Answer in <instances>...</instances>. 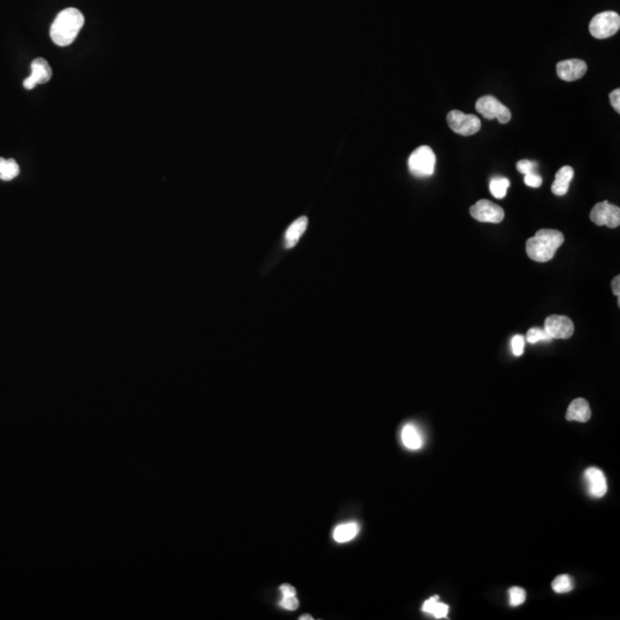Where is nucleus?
<instances>
[{
  "mask_svg": "<svg viewBox=\"0 0 620 620\" xmlns=\"http://www.w3.org/2000/svg\"><path fill=\"white\" fill-rule=\"evenodd\" d=\"M620 28V16L616 12H602L595 15L589 25V32L597 39L609 38Z\"/></svg>",
  "mask_w": 620,
  "mask_h": 620,
  "instance_id": "nucleus-4",
  "label": "nucleus"
},
{
  "mask_svg": "<svg viewBox=\"0 0 620 620\" xmlns=\"http://www.w3.org/2000/svg\"><path fill=\"white\" fill-rule=\"evenodd\" d=\"M358 532H360V526L358 523H346V524L336 526L333 532V539L339 543L348 542L354 539Z\"/></svg>",
  "mask_w": 620,
  "mask_h": 620,
  "instance_id": "nucleus-17",
  "label": "nucleus"
},
{
  "mask_svg": "<svg viewBox=\"0 0 620 620\" xmlns=\"http://www.w3.org/2000/svg\"><path fill=\"white\" fill-rule=\"evenodd\" d=\"M312 620V617L310 615H303V616L300 617V620Z\"/></svg>",
  "mask_w": 620,
  "mask_h": 620,
  "instance_id": "nucleus-31",
  "label": "nucleus"
},
{
  "mask_svg": "<svg viewBox=\"0 0 620 620\" xmlns=\"http://www.w3.org/2000/svg\"><path fill=\"white\" fill-rule=\"evenodd\" d=\"M84 25V16L78 8H66L56 15L49 36L56 45L66 47L74 43Z\"/></svg>",
  "mask_w": 620,
  "mask_h": 620,
  "instance_id": "nucleus-1",
  "label": "nucleus"
},
{
  "mask_svg": "<svg viewBox=\"0 0 620 620\" xmlns=\"http://www.w3.org/2000/svg\"><path fill=\"white\" fill-rule=\"evenodd\" d=\"M590 416H592V411H590L589 403L585 399H582V398L573 400L571 404L569 406L568 411H566V420L568 421L585 423V422L589 421Z\"/></svg>",
  "mask_w": 620,
  "mask_h": 620,
  "instance_id": "nucleus-13",
  "label": "nucleus"
},
{
  "mask_svg": "<svg viewBox=\"0 0 620 620\" xmlns=\"http://www.w3.org/2000/svg\"><path fill=\"white\" fill-rule=\"evenodd\" d=\"M279 604H281L282 608L290 610V611H293V610H297L299 608V601L297 599V595L283 596V599H282Z\"/></svg>",
  "mask_w": 620,
  "mask_h": 620,
  "instance_id": "nucleus-26",
  "label": "nucleus"
},
{
  "mask_svg": "<svg viewBox=\"0 0 620 620\" xmlns=\"http://www.w3.org/2000/svg\"><path fill=\"white\" fill-rule=\"evenodd\" d=\"M585 479L588 485L589 493L595 498H602L608 491L606 476L597 468H589L586 470Z\"/></svg>",
  "mask_w": 620,
  "mask_h": 620,
  "instance_id": "nucleus-12",
  "label": "nucleus"
},
{
  "mask_svg": "<svg viewBox=\"0 0 620 620\" xmlns=\"http://www.w3.org/2000/svg\"><path fill=\"white\" fill-rule=\"evenodd\" d=\"M422 610H423L424 612L433 615L437 619H440V618H446V617H447L449 608L447 604L439 602V596H433V597L428 599V601H425Z\"/></svg>",
  "mask_w": 620,
  "mask_h": 620,
  "instance_id": "nucleus-18",
  "label": "nucleus"
},
{
  "mask_svg": "<svg viewBox=\"0 0 620 620\" xmlns=\"http://www.w3.org/2000/svg\"><path fill=\"white\" fill-rule=\"evenodd\" d=\"M512 353L516 355V356H520V355L524 353V347H525V338L524 336H520V334H517V336H514L512 338Z\"/></svg>",
  "mask_w": 620,
  "mask_h": 620,
  "instance_id": "nucleus-24",
  "label": "nucleus"
},
{
  "mask_svg": "<svg viewBox=\"0 0 620 620\" xmlns=\"http://www.w3.org/2000/svg\"><path fill=\"white\" fill-rule=\"evenodd\" d=\"M435 161H437V159H435V152L432 151L430 146L424 145V146L416 148L411 153L408 165H409L410 172L413 176L422 179V177L433 175Z\"/></svg>",
  "mask_w": 620,
  "mask_h": 620,
  "instance_id": "nucleus-3",
  "label": "nucleus"
},
{
  "mask_svg": "<svg viewBox=\"0 0 620 620\" xmlns=\"http://www.w3.org/2000/svg\"><path fill=\"white\" fill-rule=\"evenodd\" d=\"M524 182H525L526 185L529 186V187H534V189H538V187L542 185V179L536 172H531V174L525 175Z\"/></svg>",
  "mask_w": 620,
  "mask_h": 620,
  "instance_id": "nucleus-27",
  "label": "nucleus"
},
{
  "mask_svg": "<svg viewBox=\"0 0 620 620\" xmlns=\"http://www.w3.org/2000/svg\"><path fill=\"white\" fill-rule=\"evenodd\" d=\"M509 596H510V604L512 606H520V604L525 602L526 593L520 587H512V588H510Z\"/></svg>",
  "mask_w": 620,
  "mask_h": 620,
  "instance_id": "nucleus-23",
  "label": "nucleus"
},
{
  "mask_svg": "<svg viewBox=\"0 0 620 620\" xmlns=\"http://www.w3.org/2000/svg\"><path fill=\"white\" fill-rule=\"evenodd\" d=\"M509 186H510V181L508 179L495 177L490 183V190H491L492 196L496 198V199H503L507 196Z\"/></svg>",
  "mask_w": 620,
  "mask_h": 620,
  "instance_id": "nucleus-20",
  "label": "nucleus"
},
{
  "mask_svg": "<svg viewBox=\"0 0 620 620\" xmlns=\"http://www.w3.org/2000/svg\"><path fill=\"white\" fill-rule=\"evenodd\" d=\"M20 174V167L14 159L0 158V179L12 181Z\"/></svg>",
  "mask_w": 620,
  "mask_h": 620,
  "instance_id": "nucleus-19",
  "label": "nucleus"
},
{
  "mask_svg": "<svg viewBox=\"0 0 620 620\" xmlns=\"http://www.w3.org/2000/svg\"><path fill=\"white\" fill-rule=\"evenodd\" d=\"M470 214L474 220L485 223H500L505 218L502 207L490 200L481 199L470 208Z\"/></svg>",
  "mask_w": 620,
  "mask_h": 620,
  "instance_id": "nucleus-8",
  "label": "nucleus"
},
{
  "mask_svg": "<svg viewBox=\"0 0 620 620\" xmlns=\"http://www.w3.org/2000/svg\"><path fill=\"white\" fill-rule=\"evenodd\" d=\"M307 227H308V218L306 216L299 218L297 221L293 222L285 233V247L286 249L295 247L301 238V236L305 233Z\"/></svg>",
  "mask_w": 620,
  "mask_h": 620,
  "instance_id": "nucleus-15",
  "label": "nucleus"
},
{
  "mask_svg": "<svg viewBox=\"0 0 620 620\" xmlns=\"http://www.w3.org/2000/svg\"><path fill=\"white\" fill-rule=\"evenodd\" d=\"M551 586L555 592L563 594V593L570 592L573 587V584H572V579L569 575H562L555 578Z\"/></svg>",
  "mask_w": 620,
  "mask_h": 620,
  "instance_id": "nucleus-21",
  "label": "nucleus"
},
{
  "mask_svg": "<svg viewBox=\"0 0 620 620\" xmlns=\"http://www.w3.org/2000/svg\"><path fill=\"white\" fill-rule=\"evenodd\" d=\"M477 112L480 113L487 119H498L502 124L508 123L512 119V112L507 106L493 95H484L476 102Z\"/></svg>",
  "mask_w": 620,
  "mask_h": 620,
  "instance_id": "nucleus-5",
  "label": "nucleus"
},
{
  "mask_svg": "<svg viewBox=\"0 0 620 620\" xmlns=\"http://www.w3.org/2000/svg\"><path fill=\"white\" fill-rule=\"evenodd\" d=\"M610 102H611V105H612L613 109L616 111L617 113H620V90L619 89H616V90H613L611 93H610Z\"/></svg>",
  "mask_w": 620,
  "mask_h": 620,
  "instance_id": "nucleus-28",
  "label": "nucleus"
},
{
  "mask_svg": "<svg viewBox=\"0 0 620 620\" xmlns=\"http://www.w3.org/2000/svg\"><path fill=\"white\" fill-rule=\"evenodd\" d=\"M52 78V68L44 58H37L32 62V74L25 78L23 87L27 90H32L36 85L45 84Z\"/></svg>",
  "mask_w": 620,
  "mask_h": 620,
  "instance_id": "nucleus-10",
  "label": "nucleus"
},
{
  "mask_svg": "<svg viewBox=\"0 0 620 620\" xmlns=\"http://www.w3.org/2000/svg\"><path fill=\"white\" fill-rule=\"evenodd\" d=\"M403 445L411 450H417L423 446V438L417 428L413 424H406L401 433Z\"/></svg>",
  "mask_w": 620,
  "mask_h": 620,
  "instance_id": "nucleus-16",
  "label": "nucleus"
},
{
  "mask_svg": "<svg viewBox=\"0 0 620 620\" xmlns=\"http://www.w3.org/2000/svg\"><path fill=\"white\" fill-rule=\"evenodd\" d=\"M558 76L565 82H573L584 78L587 71V63L584 60H563L558 63Z\"/></svg>",
  "mask_w": 620,
  "mask_h": 620,
  "instance_id": "nucleus-11",
  "label": "nucleus"
},
{
  "mask_svg": "<svg viewBox=\"0 0 620 620\" xmlns=\"http://www.w3.org/2000/svg\"><path fill=\"white\" fill-rule=\"evenodd\" d=\"M564 242L561 231L553 229H542L526 242V253L529 259L536 262H548L554 257L558 249Z\"/></svg>",
  "mask_w": 620,
  "mask_h": 620,
  "instance_id": "nucleus-2",
  "label": "nucleus"
},
{
  "mask_svg": "<svg viewBox=\"0 0 620 620\" xmlns=\"http://www.w3.org/2000/svg\"><path fill=\"white\" fill-rule=\"evenodd\" d=\"M612 292L617 298L620 297V276H616L612 281Z\"/></svg>",
  "mask_w": 620,
  "mask_h": 620,
  "instance_id": "nucleus-30",
  "label": "nucleus"
},
{
  "mask_svg": "<svg viewBox=\"0 0 620 620\" xmlns=\"http://www.w3.org/2000/svg\"><path fill=\"white\" fill-rule=\"evenodd\" d=\"M573 175H575V172H573L572 167H570V165L562 167L556 172L555 182L551 185V192L554 193L555 196H565L568 193L569 186H570V183L573 179Z\"/></svg>",
  "mask_w": 620,
  "mask_h": 620,
  "instance_id": "nucleus-14",
  "label": "nucleus"
},
{
  "mask_svg": "<svg viewBox=\"0 0 620 620\" xmlns=\"http://www.w3.org/2000/svg\"><path fill=\"white\" fill-rule=\"evenodd\" d=\"M281 592L282 594H283V596L297 595V592H295V587L291 585H288V584H285V585L281 586Z\"/></svg>",
  "mask_w": 620,
  "mask_h": 620,
  "instance_id": "nucleus-29",
  "label": "nucleus"
},
{
  "mask_svg": "<svg viewBox=\"0 0 620 620\" xmlns=\"http://www.w3.org/2000/svg\"><path fill=\"white\" fill-rule=\"evenodd\" d=\"M590 221L599 227L610 229L618 228L620 225V208L611 205L609 201L596 203L590 211Z\"/></svg>",
  "mask_w": 620,
  "mask_h": 620,
  "instance_id": "nucleus-7",
  "label": "nucleus"
},
{
  "mask_svg": "<svg viewBox=\"0 0 620 620\" xmlns=\"http://www.w3.org/2000/svg\"><path fill=\"white\" fill-rule=\"evenodd\" d=\"M447 122L450 129L461 136H472L481 128L479 117L473 114H466L461 111H452L447 115Z\"/></svg>",
  "mask_w": 620,
  "mask_h": 620,
  "instance_id": "nucleus-6",
  "label": "nucleus"
},
{
  "mask_svg": "<svg viewBox=\"0 0 620 620\" xmlns=\"http://www.w3.org/2000/svg\"><path fill=\"white\" fill-rule=\"evenodd\" d=\"M544 330L551 339H569L575 333V325L568 316L551 315L547 317Z\"/></svg>",
  "mask_w": 620,
  "mask_h": 620,
  "instance_id": "nucleus-9",
  "label": "nucleus"
},
{
  "mask_svg": "<svg viewBox=\"0 0 620 620\" xmlns=\"http://www.w3.org/2000/svg\"><path fill=\"white\" fill-rule=\"evenodd\" d=\"M536 162L529 161V160H520L517 163V170L523 175H527L531 172H536Z\"/></svg>",
  "mask_w": 620,
  "mask_h": 620,
  "instance_id": "nucleus-25",
  "label": "nucleus"
},
{
  "mask_svg": "<svg viewBox=\"0 0 620 620\" xmlns=\"http://www.w3.org/2000/svg\"><path fill=\"white\" fill-rule=\"evenodd\" d=\"M526 340L529 343H539V341H548V340H551V338L548 336L546 330L532 328V329L529 330V332L526 334Z\"/></svg>",
  "mask_w": 620,
  "mask_h": 620,
  "instance_id": "nucleus-22",
  "label": "nucleus"
}]
</instances>
